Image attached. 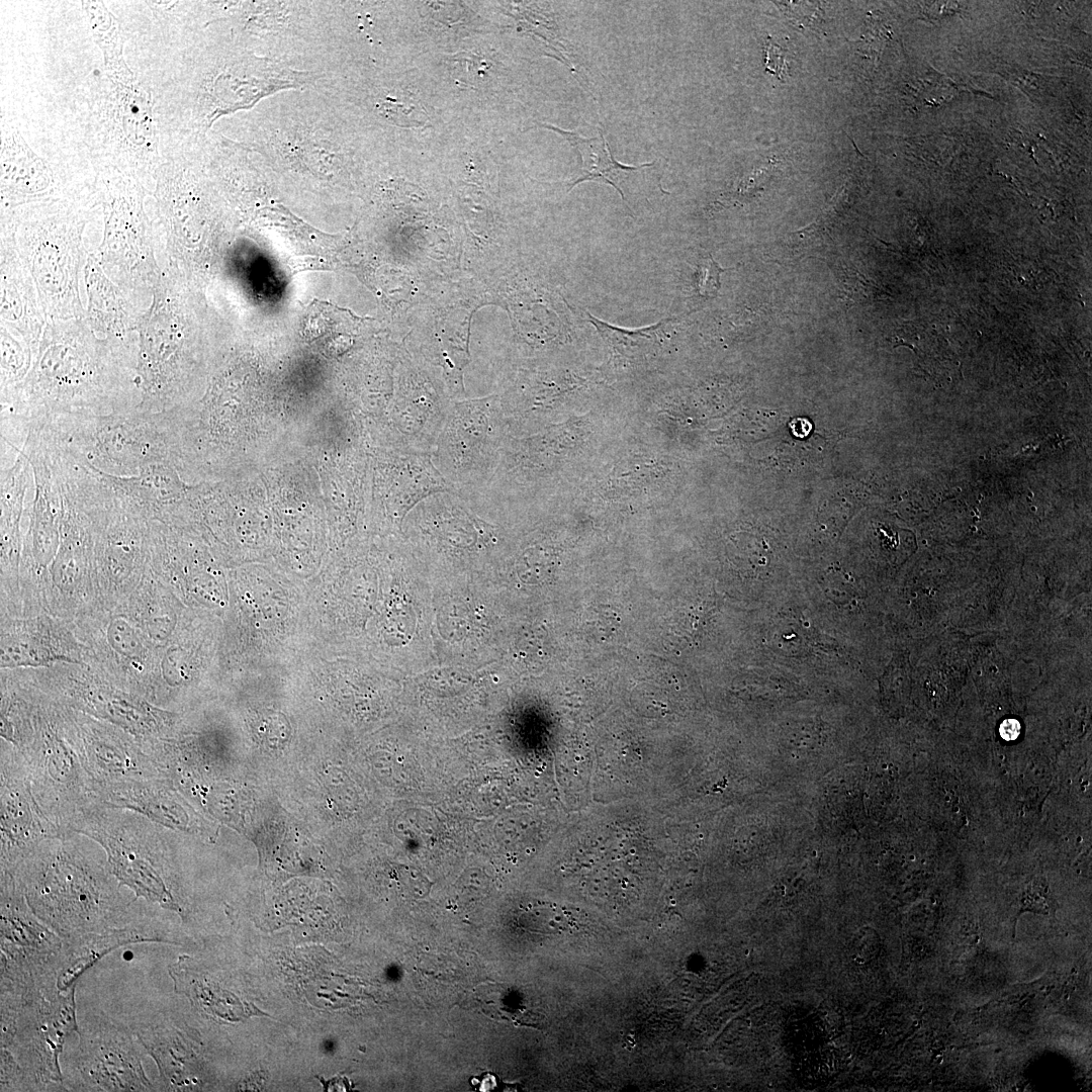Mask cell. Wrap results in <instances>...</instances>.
Instances as JSON below:
<instances>
[{"mask_svg":"<svg viewBox=\"0 0 1092 1092\" xmlns=\"http://www.w3.org/2000/svg\"><path fill=\"white\" fill-rule=\"evenodd\" d=\"M1020 731V724L1014 719L1005 720L1000 726V735L1008 741L1016 739L1019 736Z\"/></svg>","mask_w":1092,"mask_h":1092,"instance_id":"obj_8","label":"cell"},{"mask_svg":"<svg viewBox=\"0 0 1092 1092\" xmlns=\"http://www.w3.org/2000/svg\"><path fill=\"white\" fill-rule=\"evenodd\" d=\"M767 47H768V50L766 51V58H765L766 68L772 74L780 75V72L783 70L782 65H781L782 58H781V55L779 54L780 53V51H779L780 48L775 46L771 41H769L767 43Z\"/></svg>","mask_w":1092,"mask_h":1092,"instance_id":"obj_7","label":"cell"},{"mask_svg":"<svg viewBox=\"0 0 1092 1092\" xmlns=\"http://www.w3.org/2000/svg\"><path fill=\"white\" fill-rule=\"evenodd\" d=\"M378 107L381 114L397 125L420 126L427 122L426 111L410 94H387Z\"/></svg>","mask_w":1092,"mask_h":1092,"instance_id":"obj_5","label":"cell"},{"mask_svg":"<svg viewBox=\"0 0 1092 1092\" xmlns=\"http://www.w3.org/2000/svg\"><path fill=\"white\" fill-rule=\"evenodd\" d=\"M723 268L712 258L703 265L698 290L703 296L713 297L720 288V274Z\"/></svg>","mask_w":1092,"mask_h":1092,"instance_id":"obj_6","label":"cell"},{"mask_svg":"<svg viewBox=\"0 0 1092 1092\" xmlns=\"http://www.w3.org/2000/svg\"><path fill=\"white\" fill-rule=\"evenodd\" d=\"M124 1044L110 1040L97 1044L95 1058L88 1060L90 1074L108 1089H143L147 1086L143 1070L132 1052L122 1049Z\"/></svg>","mask_w":1092,"mask_h":1092,"instance_id":"obj_3","label":"cell"},{"mask_svg":"<svg viewBox=\"0 0 1092 1092\" xmlns=\"http://www.w3.org/2000/svg\"><path fill=\"white\" fill-rule=\"evenodd\" d=\"M541 125L561 134L578 153V171L570 183L569 190L584 181L604 182L612 185L622 199L631 206V197L639 195L642 187L646 186V172L654 167L655 162L638 167L618 163L612 157L601 130L599 136L587 139L551 124L541 123Z\"/></svg>","mask_w":1092,"mask_h":1092,"instance_id":"obj_2","label":"cell"},{"mask_svg":"<svg viewBox=\"0 0 1092 1092\" xmlns=\"http://www.w3.org/2000/svg\"><path fill=\"white\" fill-rule=\"evenodd\" d=\"M345 311L330 302L314 299L306 309L301 325L305 341L320 343L324 349L337 351L344 340Z\"/></svg>","mask_w":1092,"mask_h":1092,"instance_id":"obj_4","label":"cell"},{"mask_svg":"<svg viewBox=\"0 0 1092 1092\" xmlns=\"http://www.w3.org/2000/svg\"><path fill=\"white\" fill-rule=\"evenodd\" d=\"M508 436L498 395L452 400L432 460L456 490L479 491L494 476Z\"/></svg>","mask_w":1092,"mask_h":1092,"instance_id":"obj_1","label":"cell"}]
</instances>
